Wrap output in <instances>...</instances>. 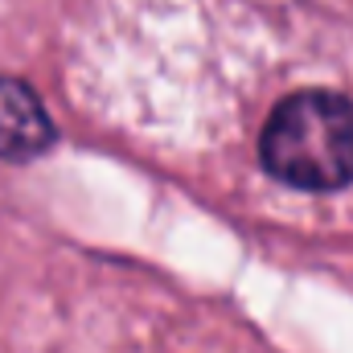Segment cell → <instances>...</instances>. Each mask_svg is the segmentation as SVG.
<instances>
[{
  "instance_id": "7a4b0ae2",
  "label": "cell",
  "mask_w": 353,
  "mask_h": 353,
  "mask_svg": "<svg viewBox=\"0 0 353 353\" xmlns=\"http://www.w3.org/2000/svg\"><path fill=\"white\" fill-rule=\"evenodd\" d=\"M58 144V128L37 99V90L21 79L0 74V161L25 165Z\"/></svg>"
},
{
  "instance_id": "6da1fadb",
  "label": "cell",
  "mask_w": 353,
  "mask_h": 353,
  "mask_svg": "<svg viewBox=\"0 0 353 353\" xmlns=\"http://www.w3.org/2000/svg\"><path fill=\"white\" fill-rule=\"evenodd\" d=\"M259 165L292 189H345L353 181V103L337 90L279 99L259 132Z\"/></svg>"
}]
</instances>
